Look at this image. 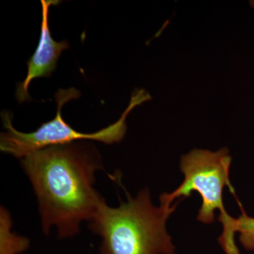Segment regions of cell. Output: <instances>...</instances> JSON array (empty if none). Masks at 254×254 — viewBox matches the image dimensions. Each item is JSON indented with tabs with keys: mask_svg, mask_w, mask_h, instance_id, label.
I'll use <instances>...</instances> for the list:
<instances>
[{
	"mask_svg": "<svg viewBox=\"0 0 254 254\" xmlns=\"http://www.w3.org/2000/svg\"><path fill=\"white\" fill-rule=\"evenodd\" d=\"M250 3L251 6H252V7L254 8V0H253V1H250Z\"/></svg>",
	"mask_w": 254,
	"mask_h": 254,
	"instance_id": "obj_8",
	"label": "cell"
},
{
	"mask_svg": "<svg viewBox=\"0 0 254 254\" xmlns=\"http://www.w3.org/2000/svg\"><path fill=\"white\" fill-rule=\"evenodd\" d=\"M242 210V215L236 219V232L240 233V243L247 251H254V218L249 216Z\"/></svg>",
	"mask_w": 254,
	"mask_h": 254,
	"instance_id": "obj_7",
	"label": "cell"
},
{
	"mask_svg": "<svg viewBox=\"0 0 254 254\" xmlns=\"http://www.w3.org/2000/svg\"><path fill=\"white\" fill-rule=\"evenodd\" d=\"M1 223V249L0 254H18L22 253L29 247V241L25 237L11 233V220L7 210L1 207L0 213Z\"/></svg>",
	"mask_w": 254,
	"mask_h": 254,
	"instance_id": "obj_6",
	"label": "cell"
},
{
	"mask_svg": "<svg viewBox=\"0 0 254 254\" xmlns=\"http://www.w3.org/2000/svg\"><path fill=\"white\" fill-rule=\"evenodd\" d=\"M80 95L81 93L76 88L66 90L60 88L55 96L58 103L55 118L42 124L36 131L31 133H23L16 130L13 126L9 112H2L1 119L6 131L1 132L0 135L1 151L21 160L32 152L52 145L73 143L79 140H92L106 144L119 143L123 139L126 133V119L128 114L138 105L151 99L148 92L136 88L132 93L129 104L116 123L94 133H84L77 131L69 126L64 121L62 117V108L64 105L71 100L79 98Z\"/></svg>",
	"mask_w": 254,
	"mask_h": 254,
	"instance_id": "obj_4",
	"label": "cell"
},
{
	"mask_svg": "<svg viewBox=\"0 0 254 254\" xmlns=\"http://www.w3.org/2000/svg\"><path fill=\"white\" fill-rule=\"evenodd\" d=\"M41 4L43 15L39 45L34 54L27 62V76L24 81L18 83L16 86L15 97L21 104L31 100L28 91L31 82L35 78L50 77L56 68L57 63L62 53L69 48L67 41H55L50 33L48 21L50 7L60 4V1L42 0Z\"/></svg>",
	"mask_w": 254,
	"mask_h": 254,
	"instance_id": "obj_5",
	"label": "cell"
},
{
	"mask_svg": "<svg viewBox=\"0 0 254 254\" xmlns=\"http://www.w3.org/2000/svg\"><path fill=\"white\" fill-rule=\"evenodd\" d=\"M20 161L36 193L46 235L55 227L59 239L74 236L80 224L91 222L105 201L94 188L95 172L103 165L91 143L52 145L32 152Z\"/></svg>",
	"mask_w": 254,
	"mask_h": 254,
	"instance_id": "obj_1",
	"label": "cell"
},
{
	"mask_svg": "<svg viewBox=\"0 0 254 254\" xmlns=\"http://www.w3.org/2000/svg\"><path fill=\"white\" fill-rule=\"evenodd\" d=\"M178 203L155 206L147 189L118 208L105 200L88 225L102 238L99 254H175L166 221Z\"/></svg>",
	"mask_w": 254,
	"mask_h": 254,
	"instance_id": "obj_2",
	"label": "cell"
},
{
	"mask_svg": "<svg viewBox=\"0 0 254 254\" xmlns=\"http://www.w3.org/2000/svg\"><path fill=\"white\" fill-rule=\"evenodd\" d=\"M232 157L226 148L217 151L193 149L182 155L180 169L185 180L180 187L172 193L160 195V203L172 206L175 199H185L196 191L202 198L201 208L197 220L205 224L215 220L216 210H220L219 221L223 230L218 242L226 254H240L235 242L236 218H232L225 210L222 194L224 187L230 188V192L236 197L235 190L230 180V169Z\"/></svg>",
	"mask_w": 254,
	"mask_h": 254,
	"instance_id": "obj_3",
	"label": "cell"
}]
</instances>
